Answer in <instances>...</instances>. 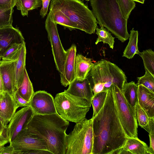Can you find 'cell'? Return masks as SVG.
Wrapping results in <instances>:
<instances>
[{
  "label": "cell",
  "mask_w": 154,
  "mask_h": 154,
  "mask_svg": "<svg viewBox=\"0 0 154 154\" xmlns=\"http://www.w3.org/2000/svg\"><path fill=\"white\" fill-rule=\"evenodd\" d=\"M135 114L139 125L147 131L149 117L146 112L137 103L135 108Z\"/></svg>",
  "instance_id": "cell-30"
},
{
  "label": "cell",
  "mask_w": 154,
  "mask_h": 154,
  "mask_svg": "<svg viewBox=\"0 0 154 154\" xmlns=\"http://www.w3.org/2000/svg\"><path fill=\"white\" fill-rule=\"evenodd\" d=\"M138 86V103L149 118L154 117V92L142 85Z\"/></svg>",
  "instance_id": "cell-17"
},
{
  "label": "cell",
  "mask_w": 154,
  "mask_h": 154,
  "mask_svg": "<svg viewBox=\"0 0 154 154\" xmlns=\"http://www.w3.org/2000/svg\"><path fill=\"white\" fill-rule=\"evenodd\" d=\"M107 94V91H103L94 94L91 100L93 108L92 118L94 117L103 107Z\"/></svg>",
  "instance_id": "cell-29"
},
{
  "label": "cell",
  "mask_w": 154,
  "mask_h": 154,
  "mask_svg": "<svg viewBox=\"0 0 154 154\" xmlns=\"http://www.w3.org/2000/svg\"><path fill=\"white\" fill-rule=\"evenodd\" d=\"M147 131L149 134H154V117L149 118Z\"/></svg>",
  "instance_id": "cell-41"
},
{
  "label": "cell",
  "mask_w": 154,
  "mask_h": 154,
  "mask_svg": "<svg viewBox=\"0 0 154 154\" xmlns=\"http://www.w3.org/2000/svg\"><path fill=\"white\" fill-rule=\"evenodd\" d=\"M93 144V120L85 118L66 134V154H92Z\"/></svg>",
  "instance_id": "cell-7"
},
{
  "label": "cell",
  "mask_w": 154,
  "mask_h": 154,
  "mask_svg": "<svg viewBox=\"0 0 154 154\" xmlns=\"http://www.w3.org/2000/svg\"><path fill=\"white\" fill-rule=\"evenodd\" d=\"M0 122L5 128H7L9 122L0 116Z\"/></svg>",
  "instance_id": "cell-44"
},
{
  "label": "cell",
  "mask_w": 154,
  "mask_h": 154,
  "mask_svg": "<svg viewBox=\"0 0 154 154\" xmlns=\"http://www.w3.org/2000/svg\"><path fill=\"white\" fill-rule=\"evenodd\" d=\"M34 114L30 106L23 107L15 113L7 128L10 143L22 130L27 128L28 122Z\"/></svg>",
  "instance_id": "cell-11"
},
{
  "label": "cell",
  "mask_w": 154,
  "mask_h": 154,
  "mask_svg": "<svg viewBox=\"0 0 154 154\" xmlns=\"http://www.w3.org/2000/svg\"><path fill=\"white\" fill-rule=\"evenodd\" d=\"M112 93L118 116L128 137L137 138L138 124L135 113L125 100L122 91L113 84Z\"/></svg>",
  "instance_id": "cell-8"
},
{
  "label": "cell",
  "mask_w": 154,
  "mask_h": 154,
  "mask_svg": "<svg viewBox=\"0 0 154 154\" xmlns=\"http://www.w3.org/2000/svg\"><path fill=\"white\" fill-rule=\"evenodd\" d=\"M50 11L57 24L60 25L64 28H68L71 31L77 29L76 26L70 19L61 11L52 8H50Z\"/></svg>",
  "instance_id": "cell-26"
},
{
  "label": "cell",
  "mask_w": 154,
  "mask_h": 154,
  "mask_svg": "<svg viewBox=\"0 0 154 154\" xmlns=\"http://www.w3.org/2000/svg\"><path fill=\"white\" fill-rule=\"evenodd\" d=\"M17 108L14 97L6 91L0 93V116L9 122Z\"/></svg>",
  "instance_id": "cell-18"
},
{
  "label": "cell",
  "mask_w": 154,
  "mask_h": 154,
  "mask_svg": "<svg viewBox=\"0 0 154 154\" xmlns=\"http://www.w3.org/2000/svg\"><path fill=\"white\" fill-rule=\"evenodd\" d=\"M15 61L4 60L0 61V72L5 90L13 97L15 89Z\"/></svg>",
  "instance_id": "cell-15"
},
{
  "label": "cell",
  "mask_w": 154,
  "mask_h": 154,
  "mask_svg": "<svg viewBox=\"0 0 154 154\" xmlns=\"http://www.w3.org/2000/svg\"><path fill=\"white\" fill-rule=\"evenodd\" d=\"M96 30L98 38L95 42V44L97 45L99 42H102L104 43L108 44L110 48L113 49L115 37L112 36L109 31L102 26H100V28H97Z\"/></svg>",
  "instance_id": "cell-28"
},
{
  "label": "cell",
  "mask_w": 154,
  "mask_h": 154,
  "mask_svg": "<svg viewBox=\"0 0 154 154\" xmlns=\"http://www.w3.org/2000/svg\"><path fill=\"white\" fill-rule=\"evenodd\" d=\"M5 91V90L2 79L0 72V93Z\"/></svg>",
  "instance_id": "cell-43"
},
{
  "label": "cell",
  "mask_w": 154,
  "mask_h": 154,
  "mask_svg": "<svg viewBox=\"0 0 154 154\" xmlns=\"http://www.w3.org/2000/svg\"><path fill=\"white\" fill-rule=\"evenodd\" d=\"M66 51L67 55L63 72L60 74V82L65 87L69 85L75 79V62L76 48L75 45L72 44Z\"/></svg>",
  "instance_id": "cell-14"
},
{
  "label": "cell",
  "mask_w": 154,
  "mask_h": 154,
  "mask_svg": "<svg viewBox=\"0 0 154 154\" xmlns=\"http://www.w3.org/2000/svg\"><path fill=\"white\" fill-rule=\"evenodd\" d=\"M41 1L42 6L40 11V15L42 18H44L47 14L51 0H41Z\"/></svg>",
  "instance_id": "cell-38"
},
{
  "label": "cell",
  "mask_w": 154,
  "mask_h": 154,
  "mask_svg": "<svg viewBox=\"0 0 154 154\" xmlns=\"http://www.w3.org/2000/svg\"><path fill=\"white\" fill-rule=\"evenodd\" d=\"M23 44L15 43L13 44L6 51L2 57V60H16L18 58Z\"/></svg>",
  "instance_id": "cell-31"
},
{
  "label": "cell",
  "mask_w": 154,
  "mask_h": 154,
  "mask_svg": "<svg viewBox=\"0 0 154 154\" xmlns=\"http://www.w3.org/2000/svg\"><path fill=\"white\" fill-rule=\"evenodd\" d=\"M138 86L134 82L125 83L123 87L124 96L130 108L135 113V108L138 103Z\"/></svg>",
  "instance_id": "cell-22"
},
{
  "label": "cell",
  "mask_w": 154,
  "mask_h": 154,
  "mask_svg": "<svg viewBox=\"0 0 154 154\" xmlns=\"http://www.w3.org/2000/svg\"><path fill=\"white\" fill-rule=\"evenodd\" d=\"M23 154V152L15 150L13 146L10 144L9 146H3L0 149V154Z\"/></svg>",
  "instance_id": "cell-37"
},
{
  "label": "cell",
  "mask_w": 154,
  "mask_h": 154,
  "mask_svg": "<svg viewBox=\"0 0 154 154\" xmlns=\"http://www.w3.org/2000/svg\"><path fill=\"white\" fill-rule=\"evenodd\" d=\"M87 78L94 94L107 91L113 84L123 91L127 82L124 72L116 64L105 59L94 63Z\"/></svg>",
  "instance_id": "cell-4"
},
{
  "label": "cell",
  "mask_w": 154,
  "mask_h": 154,
  "mask_svg": "<svg viewBox=\"0 0 154 154\" xmlns=\"http://www.w3.org/2000/svg\"><path fill=\"white\" fill-rule=\"evenodd\" d=\"M93 120L92 154H117L128 137L118 116L111 87L104 104Z\"/></svg>",
  "instance_id": "cell-1"
},
{
  "label": "cell",
  "mask_w": 154,
  "mask_h": 154,
  "mask_svg": "<svg viewBox=\"0 0 154 154\" xmlns=\"http://www.w3.org/2000/svg\"><path fill=\"white\" fill-rule=\"evenodd\" d=\"M137 85H141L154 92V76L145 71L144 75L137 77Z\"/></svg>",
  "instance_id": "cell-33"
},
{
  "label": "cell",
  "mask_w": 154,
  "mask_h": 154,
  "mask_svg": "<svg viewBox=\"0 0 154 154\" xmlns=\"http://www.w3.org/2000/svg\"><path fill=\"white\" fill-rule=\"evenodd\" d=\"M23 154H52V153L47 150L35 149L24 152Z\"/></svg>",
  "instance_id": "cell-40"
},
{
  "label": "cell",
  "mask_w": 154,
  "mask_h": 154,
  "mask_svg": "<svg viewBox=\"0 0 154 154\" xmlns=\"http://www.w3.org/2000/svg\"><path fill=\"white\" fill-rule=\"evenodd\" d=\"M29 103L34 114L47 115L57 113L53 97L45 91L34 92Z\"/></svg>",
  "instance_id": "cell-12"
},
{
  "label": "cell",
  "mask_w": 154,
  "mask_h": 154,
  "mask_svg": "<svg viewBox=\"0 0 154 154\" xmlns=\"http://www.w3.org/2000/svg\"><path fill=\"white\" fill-rule=\"evenodd\" d=\"M138 31L133 28L130 31L129 41L123 53L122 57L131 59L135 54H138L140 51L138 47Z\"/></svg>",
  "instance_id": "cell-24"
},
{
  "label": "cell",
  "mask_w": 154,
  "mask_h": 154,
  "mask_svg": "<svg viewBox=\"0 0 154 154\" xmlns=\"http://www.w3.org/2000/svg\"><path fill=\"white\" fill-rule=\"evenodd\" d=\"M142 59L145 71L154 76V52L148 49L140 52L138 54Z\"/></svg>",
  "instance_id": "cell-27"
},
{
  "label": "cell",
  "mask_w": 154,
  "mask_h": 154,
  "mask_svg": "<svg viewBox=\"0 0 154 154\" xmlns=\"http://www.w3.org/2000/svg\"><path fill=\"white\" fill-rule=\"evenodd\" d=\"M93 61L81 54L76 55L75 69V78L80 80L86 79L93 64Z\"/></svg>",
  "instance_id": "cell-19"
},
{
  "label": "cell",
  "mask_w": 154,
  "mask_h": 154,
  "mask_svg": "<svg viewBox=\"0 0 154 154\" xmlns=\"http://www.w3.org/2000/svg\"><path fill=\"white\" fill-rule=\"evenodd\" d=\"M57 113L65 120L75 123L84 120L91 106L86 99L66 91L57 94L54 99Z\"/></svg>",
  "instance_id": "cell-6"
},
{
  "label": "cell",
  "mask_w": 154,
  "mask_h": 154,
  "mask_svg": "<svg viewBox=\"0 0 154 154\" xmlns=\"http://www.w3.org/2000/svg\"><path fill=\"white\" fill-rule=\"evenodd\" d=\"M134 2H137L142 4H143L145 0H132Z\"/></svg>",
  "instance_id": "cell-45"
},
{
  "label": "cell",
  "mask_w": 154,
  "mask_h": 154,
  "mask_svg": "<svg viewBox=\"0 0 154 154\" xmlns=\"http://www.w3.org/2000/svg\"><path fill=\"white\" fill-rule=\"evenodd\" d=\"M90 4L100 27L106 28L122 42L129 39L128 20L123 17L117 0H91Z\"/></svg>",
  "instance_id": "cell-3"
},
{
  "label": "cell",
  "mask_w": 154,
  "mask_h": 154,
  "mask_svg": "<svg viewBox=\"0 0 154 154\" xmlns=\"http://www.w3.org/2000/svg\"><path fill=\"white\" fill-rule=\"evenodd\" d=\"M16 2V0H0V10L5 11L13 9Z\"/></svg>",
  "instance_id": "cell-36"
},
{
  "label": "cell",
  "mask_w": 154,
  "mask_h": 154,
  "mask_svg": "<svg viewBox=\"0 0 154 154\" xmlns=\"http://www.w3.org/2000/svg\"><path fill=\"white\" fill-rule=\"evenodd\" d=\"M68 89L65 90L69 93L77 97L87 99L91 101L93 93L88 79L83 80L75 79L69 85Z\"/></svg>",
  "instance_id": "cell-16"
},
{
  "label": "cell",
  "mask_w": 154,
  "mask_h": 154,
  "mask_svg": "<svg viewBox=\"0 0 154 154\" xmlns=\"http://www.w3.org/2000/svg\"><path fill=\"white\" fill-rule=\"evenodd\" d=\"M86 0V1H89V0Z\"/></svg>",
  "instance_id": "cell-49"
},
{
  "label": "cell",
  "mask_w": 154,
  "mask_h": 154,
  "mask_svg": "<svg viewBox=\"0 0 154 154\" xmlns=\"http://www.w3.org/2000/svg\"><path fill=\"white\" fill-rule=\"evenodd\" d=\"M5 144H0V149L3 146H4Z\"/></svg>",
  "instance_id": "cell-47"
},
{
  "label": "cell",
  "mask_w": 154,
  "mask_h": 154,
  "mask_svg": "<svg viewBox=\"0 0 154 154\" xmlns=\"http://www.w3.org/2000/svg\"><path fill=\"white\" fill-rule=\"evenodd\" d=\"M26 48L25 42H24L21 48L17 60L14 63L15 76V89L17 90L21 83L23 76L24 69L25 67Z\"/></svg>",
  "instance_id": "cell-20"
},
{
  "label": "cell",
  "mask_w": 154,
  "mask_h": 154,
  "mask_svg": "<svg viewBox=\"0 0 154 154\" xmlns=\"http://www.w3.org/2000/svg\"><path fill=\"white\" fill-rule=\"evenodd\" d=\"M13 9L5 11L0 10V28L12 26Z\"/></svg>",
  "instance_id": "cell-34"
},
{
  "label": "cell",
  "mask_w": 154,
  "mask_h": 154,
  "mask_svg": "<svg viewBox=\"0 0 154 154\" xmlns=\"http://www.w3.org/2000/svg\"><path fill=\"white\" fill-rule=\"evenodd\" d=\"M50 8L57 9L67 16L77 29L91 34L97 28V21L92 11L79 0H52Z\"/></svg>",
  "instance_id": "cell-5"
},
{
  "label": "cell",
  "mask_w": 154,
  "mask_h": 154,
  "mask_svg": "<svg viewBox=\"0 0 154 154\" xmlns=\"http://www.w3.org/2000/svg\"><path fill=\"white\" fill-rule=\"evenodd\" d=\"M18 94L24 99L29 102L34 92L26 68L24 69L22 81L17 90Z\"/></svg>",
  "instance_id": "cell-23"
},
{
  "label": "cell",
  "mask_w": 154,
  "mask_h": 154,
  "mask_svg": "<svg viewBox=\"0 0 154 154\" xmlns=\"http://www.w3.org/2000/svg\"><path fill=\"white\" fill-rule=\"evenodd\" d=\"M16 150L24 152L32 150H48L45 141L40 136L29 132L27 128L22 130L11 143Z\"/></svg>",
  "instance_id": "cell-10"
},
{
  "label": "cell",
  "mask_w": 154,
  "mask_h": 154,
  "mask_svg": "<svg viewBox=\"0 0 154 154\" xmlns=\"http://www.w3.org/2000/svg\"><path fill=\"white\" fill-rule=\"evenodd\" d=\"M7 128H5L0 132V144H7L9 140L8 136Z\"/></svg>",
  "instance_id": "cell-39"
},
{
  "label": "cell",
  "mask_w": 154,
  "mask_h": 154,
  "mask_svg": "<svg viewBox=\"0 0 154 154\" xmlns=\"http://www.w3.org/2000/svg\"><path fill=\"white\" fill-rule=\"evenodd\" d=\"M13 97L17 108L30 106L29 102L24 99L16 91H14Z\"/></svg>",
  "instance_id": "cell-35"
},
{
  "label": "cell",
  "mask_w": 154,
  "mask_h": 154,
  "mask_svg": "<svg viewBox=\"0 0 154 154\" xmlns=\"http://www.w3.org/2000/svg\"><path fill=\"white\" fill-rule=\"evenodd\" d=\"M150 146L149 147L151 154H154V134H149Z\"/></svg>",
  "instance_id": "cell-42"
},
{
  "label": "cell",
  "mask_w": 154,
  "mask_h": 154,
  "mask_svg": "<svg viewBox=\"0 0 154 154\" xmlns=\"http://www.w3.org/2000/svg\"><path fill=\"white\" fill-rule=\"evenodd\" d=\"M42 4L41 0H16V5L24 16H28L29 11L40 7Z\"/></svg>",
  "instance_id": "cell-25"
},
{
  "label": "cell",
  "mask_w": 154,
  "mask_h": 154,
  "mask_svg": "<svg viewBox=\"0 0 154 154\" xmlns=\"http://www.w3.org/2000/svg\"><path fill=\"white\" fill-rule=\"evenodd\" d=\"M24 42L21 32L12 26L0 28V57L13 44H22Z\"/></svg>",
  "instance_id": "cell-13"
},
{
  "label": "cell",
  "mask_w": 154,
  "mask_h": 154,
  "mask_svg": "<svg viewBox=\"0 0 154 154\" xmlns=\"http://www.w3.org/2000/svg\"><path fill=\"white\" fill-rule=\"evenodd\" d=\"M123 17L128 20L131 11L135 7L132 0H117Z\"/></svg>",
  "instance_id": "cell-32"
},
{
  "label": "cell",
  "mask_w": 154,
  "mask_h": 154,
  "mask_svg": "<svg viewBox=\"0 0 154 154\" xmlns=\"http://www.w3.org/2000/svg\"><path fill=\"white\" fill-rule=\"evenodd\" d=\"M5 128L0 122V132L4 128Z\"/></svg>",
  "instance_id": "cell-46"
},
{
  "label": "cell",
  "mask_w": 154,
  "mask_h": 154,
  "mask_svg": "<svg viewBox=\"0 0 154 154\" xmlns=\"http://www.w3.org/2000/svg\"><path fill=\"white\" fill-rule=\"evenodd\" d=\"M1 58L0 57V61H1Z\"/></svg>",
  "instance_id": "cell-48"
},
{
  "label": "cell",
  "mask_w": 154,
  "mask_h": 154,
  "mask_svg": "<svg viewBox=\"0 0 154 154\" xmlns=\"http://www.w3.org/2000/svg\"><path fill=\"white\" fill-rule=\"evenodd\" d=\"M122 148L130 154H151L148 145L138 137H128Z\"/></svg>",
  "instance_id": "cell-21"
},
{
  "label": "cell",
  "mask_w": 154,
  "mask_h": 154,
  "mask_svg": "<svg viewBox=\"0 0 154 154\" xmlns=\"http://www.w3.org/2000/svg\"><path fill=\"white\" fill-rule=\"evenodd\" d=\"M55 22L50 11L48 14L45 22V26L52 48L56 68L62 74L67 55L66 51L62 45Z\"/></svg>",
  "instance_id": "cell-9"
},
{
  "label": "cell",
  "mask_w": 154,
  "mask_h": 154,
  "mask_svg": "<svg viewBox=\"0 0 154 154\" xmlns=\"http://www.w3.org/2000/svg\"><path fill=\"white\" fill-rule=\"evenodd\" d=\"M69 125L58 113L47 115L34 114L27 129L46 142L48 150L52 154H66V131Z\"/></svg>",
  "instance_id": "cell-2"
}]
</instances>
